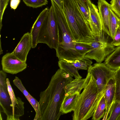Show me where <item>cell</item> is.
I'll return each instance as SVG.
<instances>
[{"label":"cell","mask_w":120,"mask_h":120,"mask_svg":"<svg viewBox=\"0 0 120 120\" xmlns=\"http://www.w3.org/2000/svg\"><path fill=\"white\" fill-rule=\"evenodd\" d=\"M73 79L62 70L58 69L52 76L47 88L41 92L39 109L34 120H58L63 114L60 110L64 98V87Z\"/></svg>","instance_id":"6da1fadb"},{"label":"cell","mask_w":120,"mask_h":120,"mask_svg":"<svg viewBox=\"0 0 120 120\" xmlns=\"http://www.w3.org/2000/svg\"><path fill=\"white\" fill-rule=\"evenodd\" d=\"M62 10L74 39L92 42L95 40L89 23L74 0H62Z\"/></svg>","instance_id":"7a4b0ae2"},{"label":"cell","mask_w":120,"mask_h":120,"mask_svg":"<svg viewBox=\"0 0 120 120\" xmlns=\"http://www.w3.org/2000/svg\"><path fill=\"white\" fill-rule=\"evenodd\" d=\"M83 90L79 94L73 110V120H86L91 117L104 94H99L95 80L87 74Z\"/></svg>","instance_id":"3957f363"},{"label":"cell","mask_w":120,"mask_h":120,"mask_svg":"<svg viewBox=\"0 0 120 120\" xmlns=\"http://www.w3.org/2000/svg\"><path fill=\"white\" fill-rule=\"evenodd\" d=\"M61 34L60 41L56 50V56L59 60H73L82 57L74 46L75 41L73 38L69 28L64 12L53 0H50Z\"/></svg>","instance_id":"277c9868"},{"label":"cell","mask_w":120,"mask_h":120,"mask_svg":"<svg viewBox=\"0 0 120 120\" xmlns=\"http://www.w3.org/2000/svg\"><path fill=\"white\" fill-rule=\"evenodd\" d=\"M60 41L59 29L51 5L40 30L37 43L45 44L56 50Z\"/></svg>","instance_id":"5b68a950"},{"label":"cell","mask_w":120,"mask_h":120,"mask_svg":"<svg viewBox=\"0 0 120 120\" xmlns=\"http://www.w3.org/2000/svg\"><path fill=\"white\" fill-rule=\"evenodd\" d=\"M110 37L103 30L100 36L95 38V40L91 42L90 50L84 56L98 63H102L115 49L111 43Z\"/></svg>","instance_id":"8992f818"},{"label":"cell","mask_w":120,"mask_h":120,"mask_svg":"<svg viewBox=\"0 0 120 120\" xmlns=\"http://www.w3.org/2000/svg\"><path fill=\"white\" fill-rule=\"evenodd\" d=\"M87 71L95 80L98 93H104L107 84L113 78L115 70L110 68L104 63H97L91 65Z\"/></svg>","instance_id":"52a82bcc"},{"label":"cell","mask_w":120,"mask_h":120,"mask_svg":"<svg viewBox=\"0 0 120 120\" xmlns=\"http://www.w3.org/2000/svg\"><path fill=\"white\" fill-rule=\"evenodd\" d=\"M6 83L11 102L5 113L7 120H19L20 117L24 114V103L20 98L15 97L8 78H6Z\"/></svg>","instance_id":"ba28073f"},{"label":"cell","mask_w":120,"mask_h":120,"mask_svg":"<svg viewBox=\"0 0 120 120\" xmlns=\"http://www.w3.org/2000/svg\"><path fill=\"white\" fill-rule=\"evenodd\" d=\"M3 70L15 74L21 72L27 67L26 62L20 60L11 53H7L2 57L1 61Z\"/></svg>","instance_id":"9c48e42d"},{"label":"cell","mask_w":120,"mask_h":120,"mask_svg":"<svg viewBox=\"0 0 120 120\" xmlns=\"http://www.w3.org/2000/svg\"><path fill=\"white\" fill-rule=\"evenodd\" d=\"M32 45L31 34L27 32L24 34L11 53L20 60L26 62L27 55L32 48Z\"/></svg>","instance_id":"30bf717a"},{"label":"cell","mask_w":120,"mask_h":120,"mask_svg":"<svg viewBox=\"0 0 120 120\" xmlns=\"http://www.w3.org/2000/svg\"><path fill=\"white\" fill-rule=\"evenodd\" d=\"M89 13V24L94 36L99 37L103 31L100 16L97 7L92 2L88 6Z\"/></svg>","instance_id":"8fae6325"},{"label":"cell","mask_w":120,"mask_h":120,"mask_svg":"<svg viewBox=\"0 0 120 120\" xmlns=\"http://www.w3.org/2000/svg\"><path fill=\"white\" fill-rule=\"evenodd\" d=\"M98 4L102 23V30L110 36L109 27L110 4L105 0H98Z\"/></svg>","instance_id":"7c38bea8"},{"label":"cell","mask_w":120,"mask_h":120,"mask_svg":"<svg viewBox=\"0 0 120 120\" xmlns=\"http://www.w3.org/2000/svg\"><path fill=\"white\" fill-rule=\"evenodd\" d=\"M115 94V84L113 78L109 81L105 89L104 97L106 104V109L102 120H107L109 111L114 103Z\"/></svg>","instance_id":"4fadbf2b"},{"label":"cell","mask_w":120,"mask_h":120,"mask_svg":"<svg viewBox=\"0 0 120 120\" xmlns=\"http://www.w3.org/2000/svg\"><path fill=\"white\" fill-rule=\"evenodd\" d=\"M49 10V8L48 7H46L41 11L31 28L30 33L32 38V48H34L37 46L38 34Z\"/></svg>","instance_id":"5bb4252c"},{"label":"cell","mask_w":120,"mask_h":120,"mask_svg":"<svg viewBox=\"0 0 120 120\" xmlns=\"http://www.w3.org/2000/svg\"><path fill=\"white\" fill-rule=\"evenodd\" d=\"M80 94L77 92L71 94L65 95L60 110L63 114H66L73 111Z\"/></svg>","instance_id":"9a60e30c"},{"label":"cell","mask_w":120,"mask_h":120,"mask_svg":"<svg viewBox=\"0 0 120 120\" xmlns=\"http://www.w3.org/2000/svg\"><path fill=\"white\" fill-rule=\"evenodd\" d=\"M86 78L75 79L69 82L64 87L65 95H68L75 93H80L84 89Z\"/></svg>","instance_id":"2e32d148"},{"label":"cell","mask_w":120,"mask_h":120,"mask_svg":"<svg viewBox=\"0 0 120 120\" xmlns=\"http://www.w3.org/2000/svg\"><path fill=\"white\" fill-rule=\"evenodd\" d=\"M104 63L110 68L116 70L120 68V46L105 58Z\"/></svg>","instance_id":"e0dca14e"},{"label":"cell","mask_w":120,"mask_h":120,"mask_svg":"<svg viewBox=\"0 0 120 120\" xmlns=\"http://www.w3.org/2000/svg\"><path fill=\"white\" fill-rule=\"evenodd\" d=\"M58 65L60 68L72 77L75 79H82V77L79 74L78 69L71 63L64 59L59 60Z\"/></svg>","instance_id":"ac0fdd59"},{"label":"cell","mask_w":120,"mask_h":120,"mask_svg":"<svg viewBox=\"0 0 120 120\" xmlns=\"http://www.w3.org/2000/svg\"><path fill=\"white\" fill-rule=\"evenodd\" d=\"M109 27L110 37L112 39L119 26L120 18L110 8Z\"/></svg>","instance_id":"d6986e66"},{"label":"cell","mask_w":120,"mask_h":120,"mask_svg":"<svg viewBox=\"0 0 120 120\" xmlns=\"http://www.w3.org/2000/svg\"><path fill=\"white\" fill-rule=\"evenodd\" d=\"M65 60L72 64L78 70L82 69L88 70L89 68L91 66L92 63V62L90 59L84 56L73 60Z\"/></svg>","instance_id":"ffe728a7"},{"label":"cell","mask_w":120,"mask_h":120,"mask_svg":"<svg viewBox=\"0 0 120 120\" xmlns=\"http://www.w3.org/2000/svg\"><path fill=\"white\" fill-rule=\"evenodd\" d=\"M106 109V104L104 96L94 112L92 120H99L103 118L105 115Z\"/></svg>","instance_id":"44dd1931"},{"label":"cell","mask_w":120,"mask_h":120,"mask_svg":"<svg viewBox=\"0 0 120 120\" xmlns=\"http://www.w3.org/2000/svg\"><path fill=\"white\" fill-rule=\"evenodd\" d=\"M90 43L75 41L74 44L75 48L78 53L84 56L90 50Z\"/></svg>","instance_id":"7402d4cb"},{"label":"cell","mask_w":120,"mask_h":120,"mask_svg":"<svg viewBox=\"0 0 120 120\" xmlns=\"http://www.w3.org/2000/svg\"><path fill=\"white\" fill-rule=\"evenodd\" d=\"M115 84L114 102L120 101V68L115 70L113 77Z\"/></svg>","instance_id":"603a6c76"},{"label":"cell","mask_w":120,"mask_h":120,"mask_svg":"<svg viewBox=\"0 0 120 120\" xmlns=\"http://www.w3.org/2000/svg\"><path fill=\"white\" fill-rule=\"evenodd\" d=\"M120 114V101L114 102L109 113L107 120H117Z\"/></svg>","instance_id":"cb8c5ba5"},{"label":"cell","mask_w":120,"mask_h":120,"mask_svg":"<svg viewBox=\"0 0 120 120\" xmlns=\"http://www.w3.org/2000/svg\"><path fill=\"white\" fill-rule=\"evenodd\" d=\"M23 1L27 6L33 8L46 5L48 2L47 0H23Z\"/></svg>","instance_id":"d4e9b609"},{"label":"cell","mask_w":120,"mask_h":120,"mask_svg":"<svg viewBox=\"0 0 120 120\" xmlns=\"http://www.w3.org/2000/svg\"><path fill=\"white\" fill-rule=\"evenodd\" d=\"M14 84L21 91L28 100L31 96L27 91L22 84L21 80L18 77L15 76L13 81Z\"/></svg>","instance_id":"484cf974"},{"label":"cell","mask_w":120,"mask_h":120,"mask_svg":"<svg viewBox=\"0 0 120 120\" xmlns=\"http://www.w3.org/2000/svg\"><path fill=\"white\" fill-rule=\"evenodd\" d=\"M74 0L79 8L84 15L89 23V10L81 0Z\"/></svg>","instance_id":"4316f807"},{"label":"cell","mask_w":120,"mask_h":120,"mask_svg":"<svg viewBox=\"0 0 120 120\" xmlns=\"http://www.w3.org/2000/svg\"><path fill=\"white\" fill-rule=\"evenodd\" d=\"M110 8L120 18V0H111Z\"/></svg>","instance_id":"83f0119b"},{"label":"cell","mask_w":120,"mask_h":120,"mask_svg":"<svg viewBox=\"0 0 120 120\" xmlns=\"http://www.w3.org/2000/svg\"><path fill=\"white\" fill-rule=\"evenodd\" d=\"M9 0H0V30L2 26V21L4 11L8 4Z\"/></svg>","instance_id":"f1b7e54d"},{"label":"cell","mask_w":120,"mask_h":120,"mask_svg":"<svg viewBox=\"0 0 120 120\" xmlns=\"http://www.w3.org/2000/svg\"><path fill=\"white\" fill-rule=\"evenodd\" d=\"M7 74L3 70L0 71V87H2L5 90L8 91L6 83Z\"/></svg>","instance_id":"f546056e"},{"label":"cell","mask_w":120,"mask_h":120,"mask_svg":"<svg viewBox=\"0 0 120 120\" xmlns=\"http://www.w3.org/2000/svg\"><path fill=\"white\" fill-rule=\"evenodd\" d=\"M112 45L116 47L120 46V28L118 27L115 35L111 42Z\"/></svg>","instance_id":"4dcf8cb0"},{"label":"cell","mask_w":120,"mask_h":120,"mask_svg":"<svg viewBox=\"0 0 120 120\" xmlns=\"http://www.w3.org/2000/svg\"><path fill=\"white\" fill-rule=\"evenodd\" d=\"M36 112V114H37L39 111V102L32 96L28 100Z\"/></svg>","instance_id":"1f68e13d"},{"label":"cell","mask_w":120,"mask_h":120,"mask_svg":"<svg viewBox=\"0 0 120 120\" xmlns=\"http://www.w3.org/2000/svg\"><path fill=\"white\" fill-rule=\"evenodd\" d=\"M21 0H10V6L11 9L15 10L20 2Z\"/></svg>","instance_id":"d6a6232c"},{"label":"cell","mask_w":120,"mask_h":120,"mask_svg":"<svg viewBox=\"0 0 120 120\" xmlns=\"http://www.w3.org/2000/svg\"><path fill=\"white\" fill-rule=\"evenodd\" d=\"M61 9L62 10L63 2L62 0H53Z\"/></svg>","instance_id":"836d02e7"},{"label":"cell","mask_w":120,"mask_h":120,"mask_svg":"<svg viewBox=\"0 0 120 120\" xmlns=\"http://www.w3.org/2000/svg\"><path fill=\"white\" fill-rule=\"evenodd\" d=\"M85 5L87 8L89 10V5L91 3L90 0H81Z\"/></svg>","instance_id":"e575fe53"},{"label":"cell","mask_w":120,"mask_h":120,"mask_svg":"<svg viewBox=\"0 0 120 120\" xmlns=\"http://www.w3.org/2000/svg\"><path fill=\"white\" fill-rule=\"evenodd\" d=\"M117 120H120V114Z\"/></svg>","instance_id":"d590c367"},{"label":"cell","mask_w":120,"mask_h":120,"mask_svg":"<svg viewBox=\"0 0 120 120\" xmlns=\"http://www.w3.org/2000/svg\"><path fill=\"white\" fill-rule=\"evenodd\" d=\"M119 27L120 28V21H119Z\"/></svg>","instance_id":"8d00e7d4"}]
</instances>
